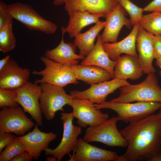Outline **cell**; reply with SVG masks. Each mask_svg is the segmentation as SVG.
Masks as SVG:
<instances>
[{
  "instance_id": "8992f818",
  "label": "cell",
  "mask_w": 161,
  "mask_h": 161,
  "mask_svg": "<svg viewBox=\"0 0 161 161\" xmlns=\"http://www.w3.org/2000/svg\"><path fill=\"white\" fill-rule=\"evenodd\" d=\"M40 59L45 68L40 71L32 72L34 75L42 76L41 79L36 80L35 83H47L62 87L69 84L79 83L70 66L56 63L44 56H41Z\"/></svg>"
},
{
  "instance_id": "7c38bea8",
  "label": "cell",
  "mask_w": 161,
  "mask_h": 161,
  "mask_svg": "<svg viewBox=\"0 0 161 161\" xmlns=\"http://www.w3.org/2000/svg\"><path fill=\"white\" fill-rule=\"evenodd\" d=\"M72 151L69 161H126L123 155L92 145L81 138Z\"/></svg>"
},
{
  "instance_id": "ffe728a7",
  "label": "cell",
  "mask_w": 161,
  "mask_h": 161,
  "mask_svg": "<svg viewBox=\"0 0 161 161\" xmlns=\"http://www.w3.org/2000/svg\"><path fill=\"white\" fill-rule=\"evenodd\" d=\"M139 27V24L133 26L130 33L119 42L113 43H103V48L110 58L117 61L122 53L138 57L136 50V38Z\"/></svg>"
},
{
  "instance_id": "60d3db41",
  "label": "cell",
  "mask_w": 161,
  "mask_h": 161,
  "mask_svg": "<svg viewBox=\"0 0 161 161\" xmlns=\"http://www.w3.org/2000/svg\"><path fill=\"white\" fill-rule=\"evenodd\" d=\"M159 110H160V111H159V112L158 113V114L160 115V116L161 117V108H160V109Z\"/></svg>"
},
{
  "instance_id": "6da1fadb",
  "label": "cell",
  "mask_w": 161,
  "mask_h": 161,
  "mask_svg": "<svg viewBox=\"0 0 161 161\" xmlns=\"http://www.w3.org/2000/svg\"><path fill=\"white\" fill-rule=\"evenodd\" d=\"M128 143L126 161L150 160L161 151V117L151 114L120 131Z\"/></svg>"
},
{
  "instance_id": "44dd1931",
  "label": "cell",
  "mask_w": 161,
  "mask_h": 161,
  "mask_svg": "<svg viewBox=\"0 0 161 161\" xmlns=\"http://www.w3.org/2000/svg\"><path fill=\"white\" fill-rule=\"evenodd\" d=\"M143 73L138 57L128 54L120 57L114 70V78L124 80L138 79Z\"/></svg>"
},
{
  "instance_id": "e0dca14e",
  "label": "cell",
  "mask_w": 161,
  "mask_h": 161,
  "mask_svg": "<svg viewBox=\"0 0 161 161\" xmlns=\"http://www.w3.org/2000/svg\"><path fill=\"white\" fill-rule=\"evenodd\" d=\"M38 126L36 124L32 131L18 137L24 144L26 151L36 160H38L41 151L48 148L49 143L57 136L56 134L52 132L46 133L41 131Z\"/></svg>"
},
{
  "instance_id": "ba28073f",
  "label": "cell",
  "mask_w": 161,
  "mask_h": 161,
  "mask_svg": "<svg viewBox=\"0 0 161 161\" xmlns=\"http://www.w3.org/2000/svg\"><path fill=\"white\" fill-rule=\"evenodd\" d=\"M74 118L72 112L61 113L60 119L63 129L62 138L55 148H47L44 150L46 155L53 156L57 161H60L65 155H69L72 151L77 144L78 137L82 133L81 127L73 124Z\"/></svg>"
},
{
  "instance_id": "d6986e66",
  "label": "cell",
  "mask_w": 161,
  "mask_h": 161,
  "mask_svg": "<svg viewBox=\"0 0 161 161\" xmlns=\"http://www.w3.org/2000/svg\"><path fill=\"white\" fill-rule=\"evenodd\" d=\"M136 43L138 58L143 73H155L156 70L152 64L154 58L151 33L139 26Z\"/></svg>"
},
{
  "instance_id": "4dcf8cb0",
  "label": "cell",
  "mask_w": 161,
  "mask_h": 161,
  "mask_svg": "<svg viewBox=\"0 0 161 161\" xmlns=\"http://www.w3.org/2000/svg\"><path fill=\"white\" fill-rule=\"evenodd\" d=\"M7 4L2 1L0 2V29L7 23L12 22L13 18L8 12Z\"/></svg>"
},
{
  "instance_id": "d4e9b609",
  "label": "cell",
  "mask_w": 161,
  "mask_h": 161,
  "mask_svg": "<svg viewBox=\"0 0 161 161\" xmlns=\"http://www.w3.org/2000/svg\"><path fill=\"white\" fill-rule=\"evenodd\" d=\"M105 21H100L86 32L75 37L74 44L79 50V54L85 57L95 46V41L99 33L104 28Z\"/></svg>"
},
{
  "instance_id": "52a82bcc",
  "label": "cell",
  "mask_w": 161,
  "mask_h": 161,
  "mask_svg": "<svg viewBox=\"0 0 161 161\" xmlns=\"http://www.w3.org/2000/svg\"><path fill=\"white\" fill-rule=\"evenodd\" d=\"M116 117H113L102 124L93 127H88L83 138L88 143L99 142L111 147L126 148V141L117 129Z\"/></svg>"
},
{
  "instance_id": "836d02e7",
  "label": "cell",
  "mask_w": 161,
  "mask_h": 161,
  "mask_svg": "<svg viewBox=\"0 0 161 161\" xmlns=\"http://www.w3.org/2000/svg\"><path fill=\"white\" fill-rule=\"evenodd\" d=\"M143 9L144 11L161 12V0H153Z\"/></svg>"
},
{
  "instance_id": "ab89813d",
  "label": "cell",
  "mask_w": 161,
  "mask_h": 161,
  "mask_svg": "<svg viewBox=\"0 0 161 161\" xmlns=\"http://www.w3.org/2000/svg\"><path fill=\"white\" fill-rule=\"evenodd\" d=\"M46 161H57V159L55 157L51 156L49 157H48L46 158Z\"/></svg>"
},
{
  "instance_id": "f35d334b",
  "label": "cell",
  "mask_w": 161,
  "mask_h": 161,
  "mask_svg": "<svg viewBox=\"0 0 161 161\" xmlns=\"http://www.w3.org/2000/svg\"><path fill=\"white\" fill-rule=\"evenodd\" d=\"M156 64L157 66L161 68V57L156 59Z\"/></svg>"
},
{
  "instance_id": "b9f144b4",
  "label": "cell",
  "mask_w": 161,
  "mask_h": 161,
  "mask_svg": "<svg viewBox=\"0 0 161 161\" xmlns=\"http://www.w3.org/2000/svg\"><path fill=\"white\" fill-rule=\"evenodd\" d=\"M159 74H160V75L161 77V70L160 71V72H159Z\"/></svg>"
},
{
  "instance_id": "e575fe53",
  "label": "cell",
  "mask_w": 161,
  "mask_h": 161,
  "mask_svg": "<svg viewBox=\"0 0 161 161\" xmlns=\"http://www.w3.org/2000/svg\"><path fill=\"white\" fill-rule=\"evenodd\" d=\"M33 159L32 155L26 151L15 157L11 161H30Z\"/></svg>"
},
{
  "instance_id": "f1b7e54d",
  "label": "cell",
  "mask_w": 161,
  "mask_h": 161,
  "mask_svg": "<svg viewBox=\"0 0 161 161\" xmlns=\"http://www.w3.org/2000/svg\"><path fill=\"white\" fill-rule=\"evenodd\" d=\"M117 1L129 14L132 25L138 24L143 15V8L137 6L130 0Z\"/></svg>"
},
{
  "instance_id": "ac0fdd59",
  "label": "cell",
  "mask_w": 161,
  "mask_h": 161,
  "mask_svg": "<svg viewBox=\"0 0 161 161\" xmlns=\"http://www.w3.org/2000/svg\"><path fill=\"white\" fill-rule=\"evenodd\" d=\"M61 29L62 36L60 44L55 48L47 50L44 52V56L65 66H71L78 64V60H83L85 57L75 53L77 47L74 43L65 42L64 35L65 32L63 26Z\"/></svg>"
},
{
  "instance_id": "8d00e7d4",
  "label": "cell",
  "mask_w": 161,
  "mask_h": 161,
  "mask_svg": "<svg viewBox=\"0 0 161 161\" xmlns=\"http://www.w3.org/2000/svg\"><path fill=\"white\" fill-rule=\"evenodd\" d=\"M149 161H161V151L152 158Z\"/></svg>"
},
{
  "instance_id": "30bf717a",
  "label": "cell",
  "mask_w": 161,
  "mask_h": 161,
  "mask_svg": "<svg viewBox=\"0 0 161 161\" xmlns=\"http://www.w3.org/2000/svg\"><path fill=\"white\" fill-rule=\"evenodd\" d=\"M17 93L16 100L25 112L38 126L43 125V117L39 105L42 92L40 85L28 81L22 86L15 89Z\"/></svg>"
},
{
  "instance_id": "5b68a950",
  "label": "cell",
  "mask_w": 161,
  "mask_h": 161,
  "mask_svg": "<svg viewBox=\"0 0 161 161\" xmlns=\"http://www.w3.org/2000/svg\"><path fill=\"white\" fill-rule=\"evenodd\" d=\"M42 92L39 105L42 114L48 120H53L58 111L70 103L74 97L66 94L64 87L47 83H41Z\"/></svg>"
},
{
  "instance_id": "7a4b0ae2",
  "label": "cell",
  "mask_w": 161,
  "mask_h": 161,
  "mask_svg": "<svg viewBox=\"0 0 161 161\" xmlns=\"http://www.w3.org/2000/svg\"><path fill=\"white\" fill-rule=\"evenodd\" d=\"M155 73L148 74L145 79L138 84H129L121 87L119 88V96L110 101L118 103L137 101L161 103V87Z\"/></svg>"
},
{
  "instance_id": "603a6c76",
  "label": "cell",
  "mask_w": 161,
  "mask_h": 161,
  "mask_svg": "<svg viewBox=\"0 0 161 161\" xmlns=\"http://www.w3.org/2000/svg\"><path fill=\"white\" fill-rule=\"evenodd\" d=\"M116 62L112 60L104 50L101 35L98 34L94 47L80 64L93 65L102 68L110 74L113 79L114 78V70Z\"/></svg>"
},
{
  "instance_id": "d6a6232c",
  "label": "cell",
  "mask_w": 161,
  "mask_h": 161,
  "mask_svg": "<svg viewBox=\"0 0 161 161\" xmlns=\"http://www.w3.org/2000/svg\"><path fill=\"white\" fill-rule=\"evenodd\" d=\"M15 137L11 133L0 131V153Z\"/></svg>"
},
{
  "instance_id": "d590c367",
  "label": "cell",
  "mask_w": 161,
  "mask_h": 161,
  "mask_svg": "<svg viewBox=\"0 0 161 161\" xmlns=\"http://www.w3.org/2000/svg\"><path fill=\"white\" fill-rule=\"evenodd\" d=\"M10 56L8 55L0 60V70L6 64L9 60L10 59Z\"/></svg>"
},
{
  "instance_id": "4316f807",
  "label": "cell",
  "mask_w": 161,
  "mask_h": 161,
  "mask_svg": "<svg viewBox=\"0 0 161 161\" xmlns=\"http://www.w3.org/2000/svg\"><path fill=\"white\" fill-rule=\"evenodd\" d=\"M13 21L9 23L0 29V51L8 52L15 48L16 42L13 30Z\"/></svg>"
},
{
  "instance_id": "2e32d148",
  "label": "cell",
  "mask_w": 161,
  "mask_h": 161,
  "mask_svg": "<svg viewBox=\"0 0 161 161\" xmlns=\"http://www.w3.org/2000/svg\"><path fill=\"white\" fill-rule=\"evenodd\" d=\"M105 18L104 30L100 35L103 43L117 42L122 27L125 26L130 29L132 26L130 19L126 17L124 9L119 4Z\"/></svg>"
},
{
  "instance_id": "4fadbf2b",
  "label": "cell",
  "mask_w": 161,
  "mask_h": 161,
  "mask_svg": "<svg viewBox=\"0 0 161 161\" xmlns=\"http://www.w3.org/2000/svg\"><path fill=\"white\" fill-rule=\"evenodd\" d=\"M64 4L69 16L78 12L87 11L106 18L119 3L117 0H65Z\"/></svg>"
},
{
  "instance_id": "277c9868",
  "label": "cell",
  "mask_w": 161,
  "mask_h": 161,
  "mask_svg": "<svg viewBox=\"0 0 161 161\" xmlns=\"http://www.w3.org/2000/svg\"><path fill=\"white\" fill-rule=\"evenodd\" d=\"M7 9L13 19L31 30L38 31L46 34L55 32L57 26L43 17L30 5L19 2L7 4Z\"/></svg>"
},
{
  "instance_id": "74e56055",
  "label": "cell",
  "mask_w": 161,
  "mask_h": 161,
  "mask_svg": "<svg viewBox=\"0 0 161 161\" xmlns=\"http://www.w3.org/2000/svg\"><path fill=\"white\" fill-rule=\"evenodd\" d=\"M65 0H53V3L55 6H59L64 4Z\"/></svg>"
},
{
  "instance_id": "f546056e",
  "label": "cell",
  "mask_w": 161,
  "mask_h": 161,
  "mask_svg": "<svg viewBox=\"0 0 161 161\" xmlns=\"http://www.w3.org/2000/svg\"><path fill=\"white\" fill-rule=\"evenodd\" d=\"M17 96V93L15 89L0 88V108L18 107L19 104L16 100Z\"/></svg>"
},
{
  "instance_id": "5bb4252c",
  "label": "cell",
  "mask_w": 161,
  "mask_h": 161,
  "mask_svg": "<svg viewBox=\"0 0 161 161\" xmlns=\"http://www.w3.org/2000/svg\"><path fill=\"white\" fill-rule=\"evenodd\" d=\"M129 84L126 80L115 78L111 80L91 85L84 91H71L70 95L74 97L87 99L94 103L100 104L106 101L108 95L121 87Z\"/></svg>"
},
{
  "instance_id": "8fae6325",
  "label": "cell",
  "mask_w": 161,
  "mask_h": 161,
  "mask_svg": "<svg viewBox=\"0 0 161 161\" xmlns=\"http://www.w3.org/2000/svg\"><path fill=\"white\" fill-rule=\"evenodd\" d=\"M68 105L72 108L73 116L81 127H95L109 119L108 114L96 109L94 103L87 99L74 97Z\"/></svg>"
},
{
  "instance_id": "9a60e30c",
  "label": "cell",
  "mask_w": 161,
  "mask_h": 161,
  "mask_svg": "<svg viewBox=\"0 0 161 161\" xmlns=\"http://www.w3.org/2000/svg\"><path fill=\"white\" fill-rule=\"evenodd\" d=\"M30 75L29 69L21 68L15 60L10 59L0 70V88H18L28 81Z\"/></svg>"
},
{
  "instance_id": "7402d4cb",
  "label": "cell",
  "mask_w": 161,
  "mask_h": 161,
  "mask_svg": "<svg viewBox=\"0 0 161 161\" xmlns=\"http://www.w3.org/2000/svg\"><path fill=\"white\" fill-rule=\"evenodd\" d=\"M70 67L78 80L90 85L107 81L112 78L108 71L97 66L77 64Z\"/></svg>"
},
{
  "instance_id": "83f0119b",
  "label": "cell",
  "mask_w": 161,
  "mask_h": 161,
  "mask_svg": "<svg viewBox=\"0 0 161 161\" xmlns=\"http://www.w3.org/2000/svg\"><path fill=\"white\" fill-rule=\"evenodd\" d=\"M26 151L23 143L18 137H16L0 153V161H11L15 157Z\"/></svg>"
},
{
  "instance_id": "cb8c5ba5",
  "label": "cell",
  "mask_w": 161,
  "mask_h": 161,
  "mask_svg": "<svg viewBox=\"0 0 161 161\" xmlns=\"http://www.w3.org/2000/svg\"><path fill=\"white\" fill-rule=\"evenodd\" d=\"M100 18L87 11L79 12L69 16L67 26L63 27L70 38H75L81 33L82 29L84 27L100 21Z\"/></svg>"
},
{
  "instance_id": "3957f363",
  "label": "cell",
  "mask_w": 161,
  "mask_h": 161,
  "mask_svg": "<svg viewBox=\"0 0 161 161\" xmlns=\"http://www.w3.org/2000/svg\"><path fill=\"white\" fill-rule=\"evenodd\" d=\"M95 108L112 110L117 114V120L126 123L138 121L153 114L161 108V103L156 102H137L135 103H118L105 101L95 104Z\"/></svg>"
},
{
  "instance_id": "484cf974",
  "label": "cell",
  "mask_w": 161,
  "mask_h": 161,
  "mask_svg": "<svg viewBox=\"0 0 161 161\" xmlns=\"http://www.w3.org/2000/svg\"><path fill=\"white\" fill-rule=\"evenodd\" d=\"M139 26L154 35H161V12H152L143 15Z\"/></svg>"
},
{
  "instance_id": "9c48e42d",
  "label": "cell",
  "mask_w": 161,
  "mask_h": 161,
  "mask_svg": "<svg viewBox=\"0 0 161 161\" xmlns=\"http://www.w3.org/2000/svg\"><path fill=\"white\" fill-rule=\"evenodd\" d=\"M22 108L4 107L0 111V131L13 133L18 136L25 134L34 126Z\"/></svg>"
},
{
  "instance_id": "1f68e13d",
  "label": "cell",
  "mask_w": 161,
  "mask_h": 161,
  "mask_svg": "<svg viewBox=\"0 0 161 161\" xmlns=\"http://www.w3.org/2000/svg\"><path fill=\"white\" fill-rule=\"evenodd\" d=\"M154 51V58L161 57V35H154L151 33Z\"/></svg>"
}]
</instances>
